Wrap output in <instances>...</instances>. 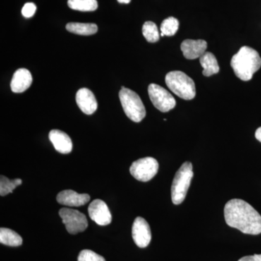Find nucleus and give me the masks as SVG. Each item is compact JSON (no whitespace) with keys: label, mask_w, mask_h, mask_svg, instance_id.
<instances>
[{"label":"nucleus","mask_w":261,"mask_h":261,"mask_svg":"<svg viewBox=\"0 0 261 261\" xmlns=\"http://www.w3.org/2000/svg\"><path fill=\"white\" fill-rule=\"evenodd\" d=\"M224 217L230 227L247 234L261 233V216L247 202L240 199L228 201L224 207Z\"/></svg>","instance_id":"1"},{"label":"nucleus","mask_w":261,"mask_h":261,"mask_svg":"<svg viewBox=\"0 0 261 261\" xmlns=\"http://www.w3.org/2000/svg\"><path fill=\"white\" fill-rule=\"evenodd\" d=\"M207 47V42L202 39H186L181 44L182 53L189 60L200 58L202 55L205 54Z\"/></svg>","instance_id":"13"},{"label":"nucleus","mask_w":261,"mask_h":261,"mask_svg":"<svg viewBox=\"0 0 261 261\" xmlns=\"http://www.w3.org/2000/svg\"><path fill=\"white\" fill-rule=\"evenodd\" d=\"M49 140L55 149L62 154L70 153L73 149V143L69 136L60 130H51L49 134Z\"/></svg>","instance_id":"15"},{"label":"nucleus","mask_w":261,"mask_h":261,"mask_svg":"<svg viewBox=\"0 0 261 261\" xmlns=\"http://www.w3.org/2000/svg\"><path fill=\"white\" fill-rule=\"evenodd\" d=\"M32 75L25 68H20L15 72L12 79L10 87L15 93H22L28 89L32 84Z\"/></svg>","instance_id":"14"},{"label":"nucleus","mask_w":261,"mask_h":261,"mask_svg":"<svg viewBox=\"0 0 261 261\" xmlns=\"http://www.w3.org/2000/svg\"><path fill=\"white\" fill-rule=\"evenodd\" d=\"M89 217L99 226H107L112 221V215L104 201L94 200L89 206Z\"/></svg>","instance_id":"9"},{"label":"nucleus","mask_w":261,"mask_h":261,"mask_svg":"<svg viewBox=\"0 0 261 261\" xmlns=\"http://www.w3.org/2000/svg\"><path fill=\"white\" fill-rule=\"evenodd\" d=\"M78 261H106L101 255H98L90 250H84L81 251L78 257Z\"/></svg>","instance_id":"23"},{"label":"nucleus","mask_w":261,"mask_h":261,"mask_svg":"<svg viewBox=\"0 0 261 261\" xmlns=\"http://www.w3.org/2000/svg\"><path fill=\"white\" fill-rule=\"evenodd\" d=\"M132 238L136 245L141 248L148 246L152 238L150 227L147 221L142 217H137L132 226Z\"/></svg>","instance_id":"10"},{"label":"nucleus","mask_w":261,"mask_h":261,"mask_svg":"<svg viewBox=\"0 0 261 261\" xmlns=\"http://www.w3.org/2000/svg\"><path fill=\"white\" fill-rule=\"evenodd\" d=\"M166 84L171 92L181 99L190 100L196 96L195 82L183 72L175 70L168 73Z\"/></svg>","instance_id":"3"},{"label":"nucleus","mask_w":261,"mask_h":261,"mask_svg":"<svg viewBox=\"0 0 261 261\" xmlns=\"http://www.w3.org/2000/svg\"><path fill=\"white\" fill-rule=\"evenodd\" d=\"M148 94L151 102L161 112H168L176 106V100L172 94L158 84H151L149 86Z\"/></svg>","instance_id":"8"},{"label":"nucleus","mask_w":261,"mask_h":261,"mask_svg":"<svg viewBox=\"0 0 261 261\" xmlns=\"http://www.w3.org/2000/svg\"><path fill=\"white\" fill-rule=\"evenodd\" d=\"M0 243L10 247L20 246L23 243L21 237L10 228H0Z\"/></svg>","instance_id":"17"},{"label":"nucleus","mask_w":261,"mask_h":261,"mask_svg":"<svg viewBox=\"0 0 261 261\" xmlns=\"http://www.w3.org/2000/svg\"><path fill=\"white\" fill-rule=\"evenodd\" d=\"M65 228L70 234H76L87 229L88 221L85 215L74 209L63 207L59 211Z\"/></svg>","instance_id":"7"},{"label":"nucleus","mask_w":261,"mask_h":261,"mask_svg":"<svg viewBox=\"0 0 261 261\" xmlns=\"http://www.w3.org/2000/svg\"><path fill=\"white\" fill-rule=\"evenodd\" d=\"M75 100L81 111L87 115L93 114L97 109V102L92 91L82 88L77 92Z\"/></svg>","instance_id":"12"},{"label":"nucleus","mask_w":261,"mask_h":261,"mask_svg":"<svg viewBox=\"0 0 261 261\" xmlns=\"http://www.w3.org/2000/svg\"><path fill=\"white\" fill-rule=\"evenodd\" d=\"M36 10H37V6L32 3H27L24 5L23 8H22V15L25 18H31L35 14Z\"/></svg>","instance_id":"24"},{"label":"nucleus","mask_w":261,"mask_h":261,"mask_svg":"<svg viewBox=\"0 0 261 261\" xmlns=\"http://www.w3.org/2000/svg\"><path fill=\"white\" fill-rule=\"evenodd\" d=\"M21 185L22 180L20 178L10 180L6 176L1 175L0 176V195L2 197L8 195V194L12 193L17 187Z\"/></svg>","instance_id":"20"},{"label":"nucleus","mask_w":261,"mask_h":261,"mask_svg":"<svg viewBox=\"0 0 261 261\" xmlns=\"http://www.w3.org/2000/svg\"><path fill=\"white\" fill-rule=\"evenodd\" d=\"M238 261H261V255H249L242 257Z\"/></svg>","instance_id":"25"},{"label":"nucleus","mask_w":261,"mask_h":261,"mask_svg":"<svg viewBox=\"0 0 261 261\" xmlns=\"http://www.w3.org/2000/svg\"><path fill=\"white\" fill-rule=\"evenodd\" d=\"M69 32L79 35L90 36L97 32V25L94 23H69L66 25Z\"/></svg>","instance_id":"18"},{"label":"nucleus","mask_w":261,"mask_h":261,"mask_svg":"<svg viewBox=\"0 0 261 261\" xmlns=\"http://www.w3.org/2000/svg\"><path fill=\"white\" fill-rule=\"evenodd\" d=\"M231 66L239 79L247 82L251 80L254 73L260 69L261 58L256 50L244 46L231 58Z\"/></svg>","instance_id":"2"},{"label":"nucleus","mask_w":261,"mask_h":261,"mask_svg":"<svg viewBox=\"0 0 261 261\" xmlns=\"http://www.w3.org/2000/svg\"><path fill=\"white\" fill-rule=\"evenodd\" d=\"M117 1L121 4H128L130 3V0H117Z\"/></svg>","instance_id":"27"},{"label":"nucleus","mask_w":261,"mask_h":261,"mask_svg":"<svg viewBox=\"0 0 261 261\" xmlns=\"http://www.w3.org/2000/svg\"><path fill=\"white\" fill-rule=\"evenodd\" d=\"M192 168L191 163H184L175 175L171 186V200L174 205H180L185 200L193 177Z\"/></svg>","instance_id":"4"},{"label":"nucleus","mask_w":261,"mask_h":261,"mask_svg":"<svg viewBox=\"0 0 261 261\" xmlns=\"http://www.w3.org/2000/svg\"><path fill=\"white\" fill-rule=\"evenodd\" d=\"M90 200L88 194H79L73 190H63L57 195V201L61 205L79 207L86 205Z\"/></svg>","instance_id":"11"},{"label":"nucleus","mask_w":261,"mask_h":261,"mask_svg":"<svg viewBox=\"0 0 261 261\" xmlns=\"http://www.w3.org/2000/svg\"><path fill=\"white\" fill-rule=\"evenodd\" d=\"M119 98L123 111L129 119L139 123L145 118V107L138 94L123 87L119 92Z\"/></svg>","instance_id":"5"},{"label":"nucleus","mask_w":261,"mask_h":261,"mask_svg":"<svg viewBox=\"0 0 261 261\" xmlns=\"http://www.w3.org/2000/svg\"><path fill=\"white\" fill-rule=\"evenodd\" d=\"M159 164L157 160L147 157L137 160L132 163L130 173L132 176L140 181H148L157 174Z\"/></svg>","instance_id":"6"},{"label":"nucleus","mask_w":261,"mask_h":261,"mask_svg":"<svg viewBox=\"0 0 261 261\" xmlns=\"http://www.w3.org/2000/svg\"><path fill=\"white\" fill-rule=\"evenodd\" d=\"M68 5L70 9L82 12L94 11L98 8L97 0H68Z\"/></svg>","instance_id":"19"},{"label":"nucleus","mask_w":261,"mask_h":261,"mask_svg":"<svg viewBox=\"0 0 261 261\" xmlns=\"http://www.w3.org/2000/svg\"><path fill=\"white\" fill-rule=\"evenodd\" d=\"M178 27H179V23L177 19L173 17L165 19L161 25V37H164V36L171 37L175 35L178 30Z\"/></svg>","instance_id":"21"},{"label":"nucleus","mask_w":261,"mask_h":261,"mask_svg":"<svg viewBox=\"0 0 261 261\" xmlns=\"http://www.w3.org/2000/svg\"><path fill=\"white\" fill-rule=\"evenodd\" d=\"M255 138H256L259 142H261V127L257 128L256 132H255Z\"/></svg>","instance_id":"26"},{"label":"nucleus","mask_w":261,"mask_h":261,"mask_svg":"<svg viewBox=\"0 0 261 261\" xmlns=\"http://www.w3.org/2000/svg\"><path fill=\"white\" fill-rule=\"evenodd\" d=\"M142 34L148 42H157L160 39L159 29L156 24L152 21L145 22L142 27Z\"/></svg>","instance_id":"22"},{"label":"nucleus","mask_w":261,"mask_h":261,"mask_svg":"<svg viewBox=\"0 0 261 261\" xmlns=\"http://www.w3.org/2000/svg\"><path fill=\"white\" fill-rule=\"evenodd\" d=\"M200 63L203 68L202 74L205 76H211L219 73L220 70L219 63L213 53L206 51L205 54L200 57Z\"/></svg>","instance_id":"16"}]
</instances>
